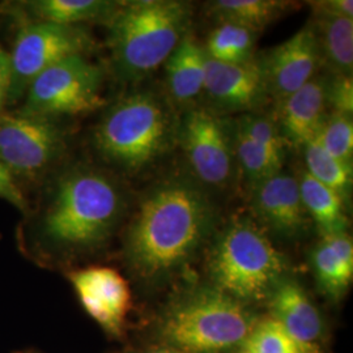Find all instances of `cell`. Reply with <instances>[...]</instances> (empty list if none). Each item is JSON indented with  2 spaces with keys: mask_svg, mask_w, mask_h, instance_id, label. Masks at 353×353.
Returning <instances> with one entry per match:
<instances>
[{
  "mask_svg": "<svg viewBox=\"0 0 353 353\" xmlns=\"http://www.w3.org/2000/svg\"><path fill=\"white\" fill-rule=\"evenodd\" d=\"M233 122L234 127L243 135L261 144L276 160L284 164L287 143L283 139L274 118L265 114L246 113L239 115Z\"/></svg>",
  "mask_w": 353,
  "mask_h": 353,
  "instance_id": "cell-28",
  "label": "cell"
},
{
  "mask_svg": "<svg viewBox=\"0 0 353 353\" xmlns=\"http://www.w3.org/2000/svg\"><path fill=\"white\" fill-rule=\"evenodd\" d=\"M103 71L77 54L52 64L30 83L17 112L59 119L96 112L105 105Z\"/></svg>",
  "mask_w": 353,
  "mask_h": 353,
  "instance_id": "cell-7",
  "label": "cell"
},
{
  "mask_svg": "<svg viewBox=\"0 0 353 353\" xmlns=\"http://www.w3.org/2000/svg\"><path fill=\"white\" fill-rule=\"evenodd\" d=\"M217 211L202 185L173 176L143 196L125 233L130 270L145 284L179 274L212 237Z\"/></svg>",
  "mask_w": 353,
  "mask_h": 353,
  "instance_id": "cell-2",
  "label": "cell"
},
{
  "mask_svg": "<svg viewBox=\"0 0 353 353\" xmlns=\"http://www.w3.org/2000/svg\"><path fill=\"white\" fill-rule=\"evenodd\" d=\"M122 1L112 0H24L0 4V14L19 24L43 21L59 26H84L90 23L109 24Z\"/></svg>",
  "mask_w": 353,
  "mask_h": 353,
  "instance_id": "cell-15",
  "label": "cell"
},
{
  "mask_svg": "<svg viewBox=\"0 0 353 353\" xmlns=\"http://www.w3.org/2000/svg\"><path fill=\"white\" fill-rule=\"evenodd\" d=\"M306 172L318 182L334 190L344 203L352 192V165L345 164L331 156L316 138L303 147Z\"/></svg>",
  "mask_w": 353,
  "mask_h": 353,
  "instance_id": "cell-24",
  "label": "cell"
},
{
  "mask_svg": "<svg viewBox=\"0 0 353 353\" xmlns=\"http://www.w3.org/2000/svg\"><path fill=\"white\" fill-rule=\"evenodd\" d=\"M258 33L243 26L219 23L208 34L204 51L207 58L217 62L243 64L255 58V43Z\"/></svg>",
  "mask_w": 353,
  "mask_h": 353,
  "instance_id": "cell-23",
  "label": "cell"
},
{
  "mask_svg": "<svg viewBox=\"0 0 353 353\" xmlns=\"http://www.w3.org/2000/svg\"><path fill=\"white\" fill-rule=\"evenodd\" d=\"M176 141L199 183L214 189L230 185L237 168L232 122L203 106L190 108L178 121Z\"/></svg>",
  "mask_w": 353,
  "mask_h": 353,
  "instance_id": "cell-10",
  "label": "cell"
},
{
  "mask_svg": "<svg viewBox=\"0 0 353 353\" xmlns=\"http://www.w3.org/2000/svg\"><path fill=\"white\" fill-rule=\"evenodd\" d=\"M203 99L207 110L216 115L255 113L268 94L261 70L255 62L230 64L205 59Z\"/></svg>",
  "mask_w": 353,
  "mask_h": 353,
  "instance_id": "cell-13",
  "label": "cell"
},
{
  "mask_svg": "<svg viewBox=\"0 0 353 353\" xmlns=\"http://www.w3.org/2000/svg\"><path fill=\"white\" fill-rule=\"evenodd\" d=\"M314 12L335 14L347 19H353L352 0H322V1H310Z\"/></svg>",
  "mask_w": 353,
  "mask_h": 353,
  "instance_id": "cell-31",
  "label": "cell"
},
{
  "mask_svg": "<svg viewBox=\"0 0 353 353\" xmlns=\"http://www.w3.org/2000/svg\"><path fill=\"white\" fill-rule=\"evenodd\" d=\"M265 303L270 316L292 338L305 345L321 347L323 319L299 280L284 276L270 292Z\"/></svg>",
  "mask_w": 353,
  "mask_h": 353,
  "instance_id": "cell-16",
  "label": "cell"
},
{
  "mask_svg": "<svg viewBox=\"0 0 353 353\" xmlns=\"http://www.w3.org/2000/svg\"><path fill=\"white\" fill-rule=\"evenodd\" d=\"M0 199L12 204L26 216L30 210V203L21 189V185L11 174L7 166L0 161Z\"/></svg>",
  "mask_w": 353,
  "mask_h": 353,
  "instance_id": "cell-30",
  "label": "cell"
},
{
  "mask_svg": "<svg viewBox=\"0 0 353 353\" xmlns=\"http://www.w3.org/2000/svg\"><path fill=\"white\" fill-rule=\"evenodd\" d=\"M325 92H326V103H327L328 110L334 113L352 117V76L328 74L326 75Z\"/></svg>",
  "mask_w": 353,
  "mask_h": 353,
  "instance_id": "cell-29",
  "label": "cell"
},
{
  "mask_svg": "<svg viewBox=\"0 0 353 353\" xmlns=\"http://www.w3.org/2000/svg\"><path fill=\"white\" fill-rule=\"evenodd\" d=\"M310 24L316 34L322 65H327L330 74L352 76L353 19L314 12Z\"/></svg>",
  "mask_w": 353,
  "mask_h": 353,
  "instance_id": "cell-20",
  "label": "cell"
},
{
  "mask_svg": "<svg viewBox=\"0 0 353 353\" xmlns=\"http://www.w3.org/2000/svg\"><path fill=\"white\" fill-rule=\"evenodd\" d=\"M305 211L322 237L348 233L345 203L334 191L318 182L306 170L297 176Z\"/></svg>",
  "mask_w": 353,
  "mask_h": 353,
  "instance_id": "cell-21",
  "label": "cell"
},
{
  "mask_svg": "<svg viewBox=\"0 0 353 353\" xmlns=\"http://www.w3.org/2000/svg\"><path fill=\"white\" fill-rule=\"evenodd\" d=\"M268 97L280 101L319 74L322 67L313 26L309 23L290 39L255 57Z\"/></svg>",
  "mask_w": 353,
  "mask_h": 353,
  "instance_id": "cell-11",
  "label": "cell"
},
{
  "mask_svg": "<svg viewBox=\"0 0 353 353\" xmlns=\"http://www.w3.org/2000/svg\"><path fill=\"white\" fill-rule=\"evenodd\" d=\"M250 207L262 229L281 239H299L310 224L297 176L284 170L252 186Z\"/></svg>",
  "mask_w": 353,
  "mask_h": 353,
  "instance_id": "cell-14",
  "label": "cell"
},
{
  "mask_svg": "<svg viewBox=\"0 0 353 353\" xmlns=\"http://www.w3.org/2000/svg\"><path fill=\"white\" fill-rule=\"evenodd\" d=\"M11 84V67H10V55L0 49V113L4 112L8 105Z\"/></svg>",
  "mask_w": 353,
  "mask_h": 353,
  "instance_id": "cell-32",
  "label": "cell"
},
{
  "mask_svg": "<svg viewBox=\"0 0 353 353\" xmlns=\"http://www.w3.org/2000/svg\"><path fill=\"white\" fill-rule=\"evenodd\" d=\"M319 292L332 303L347 294L353 280V242L348 233L322 237L310 254Z\"/></svg>",
  "mask_w": 353,
  "mask_h": 353,
  "instance_id": "cell-19",
  "label": "cell"
},
{
  "mask_svg": "<svg viewBox=\"0 0 353 353\" xmlns=\"http://www.w3.org/2000/svg\"><path fill=\"white\" fill-rule=\"evenodd\" d=\"M316 139L331 156L345 164L352 165V117L328 112Z\"/></svg>",
  "mask_w": 353,
  "mask_h": 353,
  "instance_id": "cell-27",
  "label": "cell"
},
{
  "mask_svg": "<svg viewBox=\"0 0 353 353\" xmlns=\"http://www.w3.org/2000/svg\"><path fill=\"white\" fill-rule=\"evenodd\" d=\"M232 139L236 165L245 179L254 186L265 178L283 170V163L276 160L261 144L243 135L232 122Z\"/></svg>",
  "mask_w": 353,
  "mask_h": 353,
  "instance_id": "cell-25",
  "label": "cell"
},
{
  "mask_svg": "<svg viewBox=\"0 0 353 353\" xmlns=\"http://www.w3.org/2000/svg\"><path fill=\"white\" fill-rule=\"evenodd\" d=\"M325 87L326 75L318 74L299 90L278 101L275 122L287 145L303 148L316 138L328 113Z\"/></svg>",
  "mask_w": 353,
  "mask_h": 353,
  "instance_id": "cell-17",
  "label": "cell"
},
{
  "mask_svg": "<svg viewBox=\"0 0 353 353\" xmlns=\"http://www.w3.org/2000/svg\"><path fill=\"white\" fill-rule=\"evenodd\" d=\"M207 274L212 287L250 306L265 301L279 281L290 275V262L265 229L249 217H236L216 233Z\"/></svg>",
  "mask_w": 353,
  "mask_h": 353,
  "instance_id": "cell-6",
  "label": "cell"
},
{
  "mask_svg": "<svg viewBox=\"0 0 353 353\" xmlns=\"http://www.w3.org/2000/svg\"><path fill=\"white\" fill-rule=\"evenodd\" d=\"M294 3L283 0H216L207 10L219 23H229L259 32L275 23Z\"/></svg>",
  "mask_w": 353,
  "mask_h": 353,
  "instance_id": "cell-22",
  "label": "cell"
},
{
  "mask_svg": "<svg viewBox=\"0 0 353 353\" xmlns=\"http://www.w3.org/2000/svg\"><path fill=\"white\" fill-rule=\"evenodd\" d=\"M258 316L211 284L183 290L169 301L156 323L163 345L186 353H227L241 348Z\"/></svg>",
  "mask_w": 353,
  "mask_h": 353,
  "instance_id": "cell-5",
  "label": "cell"
},
{
  "mask_svg": "<svg viewBox=\"0 0 353 353\" xmlns=\"http://www.w3.org/2000/svg\"><path fill=\"white\" fill-rule=\"evenodd\" d=\"M176 128L172 102L154 90H135L103 113L92 144L106 164L138 174L172 150Z\"/></svg>",
  "mask_w": 353,
  "mask_h": 353,
  "instance_id": "cell-4",
  "label": "cell"
},
{
  "mask_svg": "<svg viewBox=\"0 0 353 353\" xmlns=\"http://www.w3.org/2000/svg\"><path fill=\"white\" fill-rule=\"evenodd\" d=\"M94 49V39L84 26H59L43 21L19 24L10 55L11 84L8 105L20 101L30 83L52 64L71 55Z\"/></svg>",
  "mask_w": 353,
  "mask_h": 353,
  "instance_id": "cell-9",
  "label": "cell"
},
{
  "mask_svg": "<svg viewBox=\"0 0 353 353\" xmlns=\"http://www.w3.org/2000/svg\"><path fill=\"white\" fill-rule=\"evenodd\" d=\"M67 150V132L55 118L0 113V161L19 183L43 182Z\"/></svg>",
  "mask_w": 353,
  "mask_h": 353,
  "instance_id": "cell-8",
  "label": "cell"
},
{
  "mask_svg": "<svg viewBox=\"0 0 353 353\" xmlns=\"http://www.w3.org/2000/svg\"><path fill=\"white\" fill-rule=\"evenodd\" d=\"M126 208V192L112 174L90 165L67 168L26 214L20 248L41 265L93 254L112 240Z\"/></svg>",
  "mask_w": 353,
  "mask_h": 353,
  "instance_id": "cell-1",
  "label": "cell"
},
{
  "mask_svg": "<svg viewBox=\"0 0 353 353\" xmlns=\"http://www.w3.org/2000/svg\"><path fill=\"white\" fill-rule=\"evenodd\" d=\"M67 278L89 316L109 335L121 336L131 307V290L126 279L105 265L72 270Z\"/></svg>",
  "mask_w": 353,
  "mask_h": 353,
  "instance_id": "cell-12",
  "label": "cell"
},
{
  "mask_svg": "<svg viewBox=\"0 0 353 353\" xmlns=\"http://www.w3.org/2000/svg\"><path fill=\"white\" fill-rule=\"evenodd\" d=\"M205 59L204 46L190 32L165 61V87L172 105L190 109L202 97Z\"/></svg>",
  "mask_w": 353,
  "mask_h": 353,
  "instance_id": "cell-18",
  "label": "cell"
},
{
  "mask_svg": "<svg viewBox=\"0 0 353 353\" xmlns=\"http://www.w3.org/2000/svg\"><path fill=\"white\" fill-rule=\"evenodd\" d=\"M192 4L181 0L122 1L109 21L108 46L117 80L137 84L154 74L191 32Z\"/></svg>",
  "mask_w": 353,
  "mask_h": 353,
  "instance_id": "cell-3",
  "label": "cell"
},
{
  "mask_svg": "<svg viewBox=\"0 0 353 353\" xmlns=\"http://www.w3.org/2000/svg\"><path fill=\"white\" fill-rule=\"evenodd\" d=\"M135 353H186L176 350V348H172V347H168V345H156V347H151V348H147V350H143V351H138Z\"/></svg>",
  "mask_w": 353,
  "mask_h": 353,
  "instance_id": "cell-33",
  "label": "cell"
},
{
  "mask_svg": "<svg viewBox=\"0 0 353 353\" xmlns=\"http://www.w3.org/2000/svg\"><path fill=\"white\" fill-rule=\"evenodd\" d=\"M242 353H323L321 347L305 345L271 316L258 319L242 344Z\"/></svg>",
  "mask_w": 353,
  "mask_h": 353,
  "instance_id": "cell-26",
  "label": "cell"
}]
</instances>
